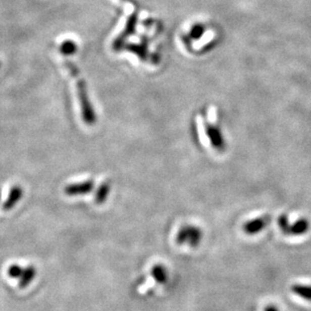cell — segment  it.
I'll use <instances>...</instances> for the list:
<instances>
[{
  "mask_svg": "<svg viewBox=\"0 0 311 311\" xmlns=\"http://www.w3.org/2000/svg\"><path fill=\"white\" fill-rule=\"evenodd\" d=\"M65 67L68 69L71 76L76 81V89L78 94V99L81 106V112H82V118L83 121L88 125H93L97 121V115L95 114V111L93 109V106L91 104V101L89 99L88 95V89L85 80L82 78L79 69L77 66L72 63L71 61L66 60L65 61Z\"/></svg>",
  "mask_w": 311,
  "mask_h": 311,
  "instance_id": "cell-1",
  "label": "cell"
},
{
  "mask_svg": "<svg viewBox=\"0 0 311 311\" xmlns=\"http://www.w3.org/2000/svg\"><path fill=\"white\" fill-rule=\"evenodd\" d=\"M202 239V231L201 229L195 227L186 225L179 229L175 241L178 245H188L192 248L197 247Z\"/></svg>",
  "mask_w": 311,
  "mask_h": 311,
  "instance_id": "cell-2",
  "label": "cell"
},
{
  "mask_svg": "<svg viewBox=\"0 0 311 311\" xmlns=\"http://www.w3.org/2000/svg\"><path fill=\"white\" fill-rule=\"evenodd\" d=\"M136 23H137V13L134 12V13H132L129 16L124 30L114 40V42H113L114 49H120L122 47L123 43L125 42L126 38H128L130 35H132L134 33L135 27H136Z\"/></svg>",
  "mask_w": 311,
  "mask_h": 311,
  "instance_id": "cell-3",
  "label": "cell"
},
{
  "mask_svg": "<svg viewBox=\"0 0 311 311\" xmlns=\"http://www.w3.org/2000/svg\"><path fill=\"white\" fill-rule=\"evenodd\" d=\"M204 130H205V134L209 137L213 147L219 151H223L226 148V142H225V139L220 129L215 125L205 123Z\"/></svg>",
  "mask_w": 311,
  "mask_h": 311,
  "instance_id": "cell-4",
  "label": "cell"
},
{
  "mask_svg": "<svg viewBox=\"0 0 311 311\" xmlns=\"http://www.w3.org/2000/svg\"><path fill=\"white\" fill-rule=\"evenodd\" d=\"M95 183L92 179L81 181V182H76V183H71L68 184L64 191L67 195L69 196H75V195H83L90 193L94 189Z\"/></svg>",
  "mask_w": 311,
  "mask_h": 311,
  "instance_id": "cell-5",
  "label": "cell"
},
{
  "mask_svg": "<svg viewBox=\"0 0 311 311\" xmlns=\"http://www.w3.org/2000/svg\"><path fill=\"white\" fill-rule=\"evenodd\" d=\"M270 223L269 215L262 216L260 218L248 221L244 224L243 230L247 235H256L264 230Z\"/></svg>",
  "mask_w": 311,
  "mask_h": 311,
  "instance_id": "cell-6",
  "label": "cell"
},
{
  "mask_svg": "<svg viewBox=\"0 0 311 311\" xmlns=\"http://www.w3.org/2000/svg\"><path fill=\"white\" fill-rule=\"evenodd\" d=\"M23 196V189L21 186L19 185H14L10 191L9 194L5 200V202L2 205V210L5 212L11 211L21 199V197Z\"/></svg>",
  "mask_w": 311,
  "mask_h": 311,
  "instance_id": "cell-7",
  "label": "cell"
},
{
  "mask_svg": "<svg viewBox=\"0 0 311 311\" xmlns=\"http://www.w3.org/2000/svg\"><path fill=\"white\" fill-rule=\"evenodd\" d=\"M309 227H310V225H309V222H308L307 219H299L296 222H294L293 224H290L287 235H291V236L304 235L308 232Z\"/></svg>",
  "mask_w": 311,
  "mask_h": 311,
  "instance_id": "cell-8",
  "label": "cell"
},
{
  "mask_svg": "<svg viewBox=\"0 0 311 311\" xmlns=\"http://www.w3.org/2000/svg\"><path fill=\"white\" fill-rule=\"evenodd\" d=\"M35 276H36V269L34 266L25 267L21 277L19 278V287L21 289L27 287L34 280Z\"/></svg>",
  "mask_w": 311,
  "mask_h": 311,
  "instance_id": "cell-9",
  "label": "cell"
},
{
  "mask_svg": "<svg viewBox=\"0 0 311 311\" xmlns=\"http://www.w3.org/2000/svg\"><path fill=\"white\" fill-rule=\"evenodd\" d=\"M110 190H111V184L109 181H105L103 182L99 188L97 189L96 191V194H95V202L97 204H102L106 201L109 193H110Z\"/></svg>",
  "mask_w": 311,
  "mask_h": 311,
  "instance_id": "cell-10",
  "label": "cell"
},
{
  "mask_svg": "<svg viewBox=\"0 0 311 311\" xmlns=\"http://www.w3.org/2000/svg\"><path fill=\"white\" fill-rule=\"evenodd\" d=\"M151 276L153 277V279L156 280L157 283L159 284H164L166 283L167 281V278H168V274H167V270L166 268L161 265V264H156L152 269H151V272H150Z\"/></svg>",
  "mask_w": 311,
  "mask_h": 311,
  "instance_id": "cell-11",
  "label": "cell"
},
{
  "mask_svg": "<svg viewBox=\"0 0 311 311\" xmlns=\"http://www.w3.org/2000/svg\"><path fill=\"white\" fill-rule=\"evenodd\" d=\"M291 291L300 296L301 298L311 301V285H304V284H294L291 286Z\"/></svg>",
  "mask_w": 311,
  "mask_h": 311,
  "instance_id": "cell-12",
  "label": "cell"
},
{
  "mask_svg": "<svg viewBox=\"0 0 311 311\" xmlns=\"http://www.w3.org/2000/svg\"><path fill=\"white\" fill-rule=\"evenodd\" d=\"M78 50V45L74 40L71 39H67L65 41H63L60 45V51L62 55L70 57L73 56L77 53Z\"/></svg>",
  "mask_w": 311,
  "mask_h": 311,
  "instance_id": "cell-13",
  "label": "cell"
},
{
  "mask_svg": "<svg viewBox=\"0 0 311 311\" xmlns=\"http://www.w3.org/2000/svg\"><path fill=\"white\" fill-rule=\"evenodd\" d=\"M130 51L134 53L139 57L140 60H146L147 58V47L143 44H131L127 47Z\"/></svg>",
  "mask_w": 311,
  "mask_h": 311,
  "instance_id": "cell-14",
  "label": "cell"
},
{
  "mask_svg": "<svg viewBox=\"0 0 311 311\" xmlns=\"http://www.w3.org/2000/svg\"><path fill=\"white\" fill-rule=\"evenodd\" d=\"M23 270L24 268L17 265V264H12L8 267L7 269V274L10 278L12 279H19L23 273Z\"/></svg>",
  "mask_w": 311,
  "mask_h": 311,
  "instance_id": "cell-15",
  "label": "cell"
},
{
  "mask_svg": "<svg viewBox=\"0 0 311 311\" xmlns=\"http://www.w3.org/2000/svg\"><path fill=\"white\" fill-rule=\"evenodd\" d=\"M278 226L281 230V232L285 235H287L288 233V230H289V226H290V223H289V219L287 217V215L285 214H282L279 218H278Z\"/></svg>",
  "mask_w": 311,
  "mask_h": 311,
  "instance_id": "cell-16",
  "label": "cell"
},
{
  "mask_svg": "<svg viewBox=\"0 0 311 311\" xmlns=\"http://www.w3.org/2000/svg\"><path fill=\"white\" fill-rule=\"evenodd\" d=\"M204 32V27L201 24H195L191 30H190V37L193 39H197L198 37H200Z\"/></svg>",
  "mask_w": 311,
  "mask_h": 311,
  "instance_id": "cell-17",
  "label": "cell"
},
{
  "mask_svg": "<svg viewBox=\"0 0 311 311\" xmlns=\"http://www.w3.org/2000/svg\"><path fill=\"white\" fill-rule=\"evenodd\" d=\"M264 311H279L277 309V307H275L274 305H269V306H267Z\"/></svg>",
  "mask_w": 311,
  "mask_h": 311,
  "instance_id": "cell-18",
  "label": "cell"
},
{
  "mask_svg": "<svg viewBox=\"0 0 311 311\" xmlns=\"http://www.w3.org/2000/svg\"><path fill=\"white\" fill-rule=\"evenodd\" d=\"M0 199H1V188H0Z\"/></svg>",
  "mask_w": 311,
  "mask_h": 311,
  "instance_id": "cell-19",
  "label": "cell"
},
{
  "mask_svg": "<svg viewBox=\"0 0 311 311\" xmlns=\"http://www.w3.org/2000/svg\"><path fill=\"white\" fill-rule=\"evenodd\" d=\"M0 66H1V64H0Z\"/></svg>",
  "mask_w": 311,
  "mask_h": 311,
  "instance_id": "cell-20",
  "label": "cell"
}]
</instances>
